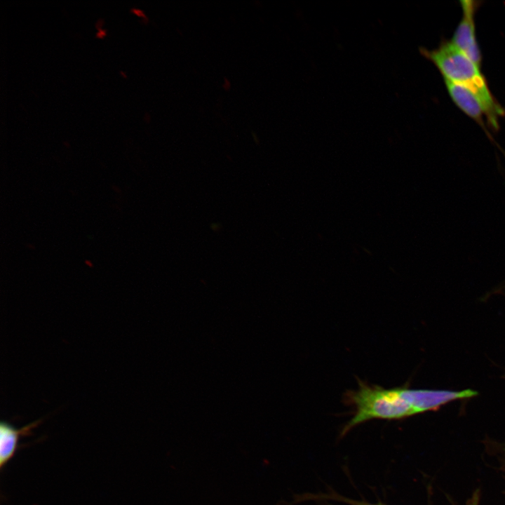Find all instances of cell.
Instances as JSON below:
<instances>
[{"label":"cell","mask_w":505,"mask_h":505,"mask_svg":"<svg viewBox=\"0 0 505 505\" xmlns=\"http://www.w3.org/2000/svg\"><path fill=\"white\" fill-rule=\"evenodd\" d=\"M443 74L444 79L462 85L480 101L490 124L498 128V118L504 110L494 100L480 67L459 50L451 41L443 42L432 50H421Z\"/></svg>","instance_id":"cell-1"},{"label":"cell","mask_w":505,"mask_h":505,"mask_svg":"<svg viewBox=\"0 0 505 505\" xmlns=\"http://www.w3.org/2000/svg\"><path fill=\"white\" fill-rule=\"evenodd\" d=\"M356 390L348 391L344 400L354 406L355 412L342 430V436L356 426L372 419L396 420L414 415L405 386L385 389L358 380Z\"/></svg>","instance_id":"cell-2"},{"label":"cell","mask_w":505,"mask_h":505,"mask_svg":"<svg viewBox=\"0 0 505 505\" xmlns=\"http://www.w3.org/2000/svg\"><path fill=\"white\" fill-rule=\"evenodd\" d=\"M463 16L457 27L451 42L478 66H480L481 54L476 41L474 13L477 2L474 1H460Z\"/></svg>","instance_id":"cell-3"},{"label":"cell","mask_w":505,"mask_h":505,"mask_svg":"<svg viewBox=\"0 0 505 505\" xmlns=\"http://www.w3.org/2000/svg\"><path fill=\"white\" fill-rule=\"evenodd\" d=\"M41 419H38L25 426L17 429L6 422L0 424V468L2 469L14 456L18 443L22 436H27L38 426Z\"/></svg>","instance_id":"cell-4"},{"label":"cell","mask_w":505,"mask_h":505,"mask_svg":"<svg viewBox=\"0 0 505 505\" xmlns=\"http://www.w3.org/2000/svg\"><path fill=\"white\" fill-rule=\"evenodd\" d=\"M444 80L449 95L455 105L466 114L481 124L483 116H485V113L478 98L465 86Z\"/></svg>","instance_id":"cell-5"},{"label":"cell","mask_w":505,"mask_h":505,"mask_svg":"<svg viewBox=\"0 0 505 505\" xmlns=\"http://www.w3.org/2000/svg\"><path fill=\"white\" fill-rule=\"evenodd\" d=\"M340 499L342 501H345L346 503L350 504V505H386L382 503H378V504H372L364 501H357V500H353L351 499H347L344 497H340Z\"/></svg>","instance_id":"cell-6"},{"label":"cell","mask_w":505,"mask_h":505,"mask_svg":"<svg viewBox=\"0 0 505 505\" xmlns=\"http://www.w3.org/2000/svg\"><path fill=\"white\" fill-rule=\"evenodd\" d=\"M480 494L478 490L476 491L471 499L467 501L466 505H478Z\"/></svg>","instance_id":"cell-7"},{"label":"cell","mask_w":505,"mask_h":505,"mask_svg":"<svg viewBox=\"0 0 505 505\" xmlns=\"http://www.w3.org/2000/svg\"><path fill=\"white\" fill-rule=\"evenodd\" d=\"M131 11L138 15H140V16L144 15L142 11L139 9L133 8V9H131Z\"/></svg>","instance_id":"cell-8"},{"label":"cell","mask_w":505,"mask_h":505,"mask_svg":"<svg viewBox=\"0 0 505 505\" xmlns=\"http://www.w3.org/2000/svg\"><path fill=\"white\" fill-rule=\"evenodd\" d=\"M104 35H105V30L104 29H100L96 34L97 37H102Z\"/></svg>","instance_id":"cell-9"}]
</instances>
